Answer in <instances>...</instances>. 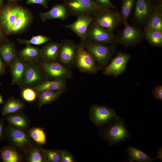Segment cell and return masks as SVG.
I'll return each instance as SVG.
<instances>
[{
  "label": "cell",
  "mask_w": 162,
  "mask_h": 162,
  "mask_svg": "<svg viewBox=\"0 0 162 162\" xmlns=\"http://www.w3.org/2000/svg\"><path fill=\"white\" fill-rule=\"evenodd\" d=\"M5 133L10 142L18 149L24 150L31 145L28 136L22 130L9 126L5 129Z\"/></svg>",
  "instance_id": "cell-15"
},
{
  "label": "cell",
  "mask_w": 162,
  "mask_h": 162,
  "mask_svg": "<svg viewBox=\"0 0 162 162\" xmlns=\"http://www.w3.org/2000/svg\"><path fill=\"white\" fill-rule=\"evenodd\" d=\"M93 17L96 24L113 32L121 22L120 14L112 9L102 8Z\"/></svg>",
  "instance_id": "cell-8"
},
{
  "label": "cell",
  "mask_w": 162,
  "mask_h": 162,
  "mask_svg": "<svg viewBox=\"0 0 162 162\" xmlns=\"http://www.w3.org/2000/svg\"><path fill=\"white\" fill-rule=\"evenodd\" d=\"M28 63L18 56L11 63L9 70L12 77L10 85H19L23 79L26 72Z\"/></svg>",
  "instance_id": "cell-17"
},
{
  "label": "cell",
  "mask_w": 162,
  "mask_h": 162,
  "mask_svg": "<svg viewBox=\"0 0 162 162\" xmlns=\"http://www.w3.org/2000/svg\"><path fill=\"white\" fill-rule=\"evenodd\" d=\"M6 40L5 34L0 26V43Z\"/></svg>",
  "instance_id": "cell-42"
},
{
  "label": "cell",
  "mask_w": 162,
  "mask_h": 162,
  "mask_svg": "<svg viewBox=\"0 0 162 162\" xmlns=\"http://www.w3.org/2000/svg\"><path fill=\"white\" fill-rule=\"evenodd\" d=\"M74 65L84 73L95 74L99 69L94 57L80 43L77 45Z\"/></svg>",
  "instance_id": "cell-5"
},
{
  "label": "cell",
  "mask_w": 162,
  "mask_h": 162,
  "mask_svg": "<svg viewBox=\"0 0 162 162\" xmlns=\"http://www.w3.org/2000/svg\"><path fill=\"white\" fill-rule=\"evenodd\" d=\"M64 92L58 90H44L38 94V101L40 109L44 105L56 100Z\"/></svg>",
  "instance_id": "cell-25"
},
{
  "label": "cell",
  "mask_w": 162,
  "mask_h": 162,
  "mask_svg": "<svg viewBox=\"0 0 162 162\" xmlns=\"http://www.w3.org/2000/svg\"><path fill=\"white\" fill-rule=\"evenodd\" d=\"M90 116L92 121L98 127L102 126L105 124L119 117L111 108L97 105L91 106Z\"/></svg>",
  "instance_id": "cell-10"
},
{
  "label": "cell",
  "mask_w": 162,
  "mask_h": 162,
  "mask_svg": "<svg viewBox=\"0 0 162 162\" xmlns=\"http://www.w3.org/2000/svg\"><path fill=\"white\" fill-rule=\"evenodd\" d=\"M143 37L152 45L158 47L162 46V32L155 30H144Z\"/></svg>",
  "instance_id": "cell-28"
},
{
  "label": "cell",
  "mask_w": 162,
  "mask_h": 162,
  "mask_svg": "<svg viewBox=\"0 0 162 162\" xmlns=\"http://www.w3.org/2000/svg\"><path fill=\"white\" fill-rule=\"evenodd\" d=\"M20 44H29L35 45H40L48 42L50 40V38L42 35L33 36L28 40L18 39L17 40Z\"/></svg>",
  "instance_id": "cell-32"
},
{
  "label": "cell",
  "mask_w": 162,
  "mask_h": 162,
  "mask_svg": "<svg viewBox=\"0 0 162 162\" xmlns=\"http://www.w3.org/2000/svg\"><path fill=\"white\" fill-rule=\"evenodd\" d=\"M6 65L0 56V76H2L6 72Z\"/></svg>",
  "instance_id": "cell-40"
},
{
  "label": "cell",
  "mask_w": 162,
  "mask_h": 162,
  "mask_svg": "<svg viewBox=\"0 0 162 162\" xmlns=\"http://www.w3.org/2000/svg\"><path fill=\"white\" fill-rule=\"evenodd\" d=\"M80 44L94 57L99 69L106 68L116 50L115 43L103 45L94 43L86 38L81 40Z\"/></svg>",
  "instance_id": "cell-2"
},
{
  "label": "cell",
  "mask_w": 162,
  "mask_h": 162,
  "mask_svg": "<svg viewBox=\"0 0 162 162\" xmlns=\"http://www.w3.org/2000/svg\"><path fill=\"white\" fill-rule=\"evenodd\" d=\"M42 151L46 161L51 162H60L61 151L44 149Z\"/></svg>",
  "instance_id": "cell-35"
},
{
  "label": "cell",
  "mask_w": 162,
  "mask_h": 162,
  "mask_svg": "<svg viewBox=\"0 0 162 162\" xmlns=\"http://www.w3.org/2000/svg\"><path fill=\"white\" fill-rule=\"evenodd\" d=\"M40 66L47 80L71 78L72 72L58 62H47L39 61Z\"/></svg>",
  "instance_id": "cell-6"
},
{
  "label": "cell",
  "mask_w": 162,
  "mask_h": 162,
  "mask_svg": "<svg viewBox=\"0 0 162 162\" xmlns=\"http://www.w3.org/2000/svg\"><path fill=\"white\" fill-rule=\"evenodd\" d=\"M42 152L37 148H33L29 153L28 157V161L30 162L45 161L44 159H46L43 152L42 154Z\"/></svg>",
  "instance_id": "cell-34"
},
{
  "label": "cell",
  "mask_w": 162,
  "mask_h": 162,
  "mask_svg": "<svg viewBox=\"0 0 162 162\" xmlns=\"http://www.w3.org/2000/svg\"><path fill=\"white\" fill-rule=\"evenodd\" d=\"M87 39L103 45H109L116 42V36L113 32L98 25L93 21L88 28Z\"/></svg>",
  "instance_id": "cell-7"
},
{
  "label": "cell",
  "mask_w": 162,
  "mask_h": 162,
  "mask_svg": "<svg viewBox=\"0 0 162 162\" xmlns=\"http://www.w3.org/2000/svg\"><path fill=\"white\" fill-rule=\"evenodd\" d=\"M39 15L42 21L43 22L53 19H60L64 20L69 16L63 4H56L47 12H40Z\"/></svg>",
  "instance_id": "cell-19"
},
{
  "label": "cell",
  "mask_w": 162,
  "mask_h": 162,
  "mask_svg": "<svg viewBox=\"0 0 162 162\" xmlns=\"http://www.w3.org/2000/svg\"><path fill=\"white\" fill-rule=\"evenodd\" d=\"M23 102L16 98L11 97L7 100L3 106L1 114L3 116L19 112L23 108Z\"/></svg>",
  "instance_id": "cell-24"
},
{
  "label": "cell",
  "mask_w": 162,
  "mask_h": 162,
  "mask_svg": "<svg viewBox=\"0 0 162 162\" xmlns=\"http://www.w3.org/2000/svg\"><path fill=\"white\" fill-rule=\"evenodd\" d=\"M27 4H38L46 8H48L47 3L49 0H26Z\"/></svg>",
  "instance_id": "cell-39"
},
{
  "label": "cell",
  "mask_w": 162,
  "mask_h": 162,
  "mask_svg": "<svg viewBox=\"0 0 162 162\" xmlns=\"http://www.w3.org/2000/svg\"><path fill=\"white\" fill-rule=\"evenodd\" d=\"M130 57V56L127 53L118 52L112 59L110 64L105 68L103 74L117 77L124 71Z\"/></svg>",
  "instance_id": "cell-14"
},
{
  "label": "cell",
  "mask_w": 162,
  "mask_h": 162,
  "mask_svg": "<svg viewBox=\"0 0 162 162\" xmlns=\"http://www.w3.org/2000/svg\"><path fill=\"white\" fill-rule=\"evenodd\" d=\"M28 63L26 74L19 85L22 89L27 87L34 88L47 80L40 66L39 61Z\"/></svg>",
  "instance_id": "cell-9"
},
{
  "label": "cell",
  "mask_w": 162,
  "mask_h": 162,
  "mask_svg": "<svg viewBox=\"0 0 162 162\" xmlns=\"http://www.w3.org/2000/svg\"><path fill=\"white\" fill-rule=\"evenodd\" d=\"M9 0L11 2H15V1L20 0Z\"/></svg>",
  "instance_id": "cell-45"
},
{
  "label": "cell",
  "mask_w": 162,
  "mask_h": 162,
  "mask_svg": "<svg viewBox=\"0 0 162 162\" xmlns=\"http://www.w3.org/2000/svg\"><path fill=\"white\" fill-rule=\"evenodd\" d=\"M5 119L11 126L22 130L26 128L27 126V120L24 117L20 115L8 116Z\"/></svg>",
  "instance_id": "cell-30"
},
{
  "label": "cell",
  "mask_w": 162,
  "mask_h": 162,
  "mask_svg": "<svg viewBox=\"0 0 162 162\" xmlns=\"http://www.w3.org/2000/svg\"><path fill=\"white\" fill-rule=\"evenodd\" d=\"M66 80L58 79L46 80L33 88L38 93L44 90H58L64 92L67 89Z\"/></svg>",
  "instance_id": "cell-22"
},
{
  "label": "cell",
  "mask_w": 162,
  "mask_h": 162,
  "mask_svg": "<svg viewBox=\"0 0 162 162\" xmlns=\"http://www.w3.org/2000/svg\"><path fill=\"white\" fill-rule=\"evenodd\" d=\"M63 4L69 16L88 14L93 16L103 8L93 0H64Z\"/></svg>",
  "instance_id": "cell-4"
},
{
  "label": "cell",
  "mask_w": 162,
  "mask_h": 162,
  "mask_svg": "<svg viewBox=\"0 0 162 162\" xmlns=\"http://www.w3.org/2000/svg\"><path fill=\"white\" fill-rule=\"evenodd\" d=\"M17 51L13 42L5 40L0 43V56L6 66H9L17 56Z\"/></svg>",
  "instance_id": "cell-20"
},
{
  "label": "cell",
  "mask_w": 162,
  "mask_h": 162,
  "mask_svg": "<svg viewBox=\"0 0 162 162\" xmlns=\"http://www.w3.org/2000/svg\"><path fill=\"white\" fill-rule=\"evenodd\" d=\"M32 20L30 12L18 5L8 4L0 10V26L5 35L22 32L30 25Z\"/></svg>",
  "instance_id": "cell-1"
},
{
  "label": "cell",
  "mask_w": 162,
  "mask_h": 162,
  "mask_svg": "<svg viewBox=\"0 0 162 162\" xmlns=\"http://www.w3.org/2000/svg\"><path fill=\"white\" fill-rule=\"evenodd\" d=\"M136 0H122L120 14L121 22L125 25L131 13Z\"/></svg>",
  "instance_id": "cell-29"
},
{
  "label": "cell",
  "mask_w": 162,
  "mask_h": 162,
  "mask_svg": "<svg viewBox=\"0 0 162 162\" xmlns=\"http://www.w3.org/2000/svg\"><path fill=\"white\" fill-rule=\"evenodd\" d=\"M21 94L22 98L25 100L31 102L36 99L38 93L33 88L27 87L22 89Z\"/></svg>",
  "instance_id": "cell-33"
},
{
  "label": "cell",
  "mask_w": 162,
  "mask_h": 162,
  "mask_svg": "<svg viewBox=\"0 0 162 162\" xmlns=\"http://www.w3.org/2000/svg\"><path fill=\"white\" fill-rule=\"evenodd\" d=\"M22 50L17 52L20 58L27 62H37L40 58V49L30 44H26Z\"/></svg>",
  "instance_id": "cell-23"
},
{
  "label": "cell",
  "mask_w": 162,
  "mask_h": 162,
  "mask_svg": "<svg viewBox=\"0 0 162 162\" xmlns=\"http://www.w3.org/2000/svg\"><path fill=\"white\" fill-rule=\"evenodd\" d=\"M4 102V100L3 98L1 95L0 93V104H2Z\"/></svg>",
  "instance_id": "cell-44"
},
{
  "label": "cell",
  "mask_w": 162,
  "mask_h": 162,
  "mask_svg": "<svg viewBox=\"0 0 162 162\" xmlns=\"http://www.w3.org/2000/svg\"><path fill=\"white\" fill-rule=\"evenodd\" d=\"M60 43L59 61L65 67L68 68L74 65L78 44L70 39L64 40Z\"/></svg>",
  "instance_id": "cell-13"
},
{
  "label": "cell",
  "mask_w": 162,
  "mask_h": 162,
  "mask_svg": "<svg viewBox=\"0 0 162 162\" xmlns=\"http://www.w3.org/2000/svg\"><path fill=\"white\" fill-rule=\"evenodd\" d=\"M61 48V43L50 42L40 49V58L47 62H58Z\"/></svg>",
  "instance_id": "cell-18"
},
{
  "label": "cell",
  "mask_w": 162,
  "mask_h": 162,
  "mask_svg": "<svg viewBox=\"0 0 162 162\" xmlns=\"http://www.w3.org/2000/svg\"><path fill=\"white\" fill-rule=\"evenodd\" d=\"M1 158L4 162H18L20 156L16 150L11 146L4 147L0 151Z\"/></svg>",
  "instance_id": "cell-27"
},
{
  "label": "cell",
  "mask_w": 162,
  "mask_h": 162,
  "mask_svg": "<svg viewBox=\"0 0 162 162\" xmlns=\"http://www.w3.org/2000/svg\"><path fill=\"white\" fill-rule=\"evenodd\" d=\"M126 152L129 157V162L136 161L138 162H151L157 158L162 160V149H159L157 157L154 158H150L145 153L133 146L128 147Z\"/></svg>",
  "instance_id": "cell-21"
},
{
  "label": "cell",
  "mask_w": 162,
  "mask_h": 162,
  "mask_svg": "<svg viewBox=\"0 0 162 162\" xmlns=\"http://www.w3.org/2000/svg\"><path fill=\"white\" fill-rule=\"evenodd\" d=\"M144 30L162 32V11L156 8L153 15L146 23Z\"/></svg>",
  "instance_id": "cell-26"
},
{
  "label": "cell",
  "mask_w": 162,
  "mask_h": 162,
  "mask_svg": "<svg viewBox=\"0 0 162 162\" xmlns=\"http://www.w3.org/2000/svg\"><path fill=\"white\" fill-rule=\"evenodd\" d=\"M74 158L66 150L61 151L60 162H74Z\"/></svg>",
  "instance_id": "cell-37"
},
{
  "label": "cell",
  "mask_w": 162,
  "mask_h": 162,
  "mask_svg": "<svg viewBox=\"0 0 162 162\" xmlns=\"http://www.w3.org/2000/svg\"><path fill=\"white\" fill-rule=\"evenodd\" d=\"M99 7L105 8L116 9V7L111 3L110 0H93Z\"/></svg>",
  "instance_id": "cell-36"
},
{
  "label": "cell",
  "mask_w": 162,
  "mask_h": 162,
  "mask_svg": "<svg viewBox=\"0 0 162 162\" xmlns=\"http://www.w3.org/2000/svg\"><path fill=\"white\" fill-rule=\"evenodd\" d=\"M4 134V122L2 118H0V141L2 140Z\"/></svg>",
  "instance_id": "cell-41"
},
{
  "label": "cell",
  "mask_w": 162,
  "mask_h": 162,
  "mask_svg": "<svg viewBox=\"0 0 162 162\" xmlns=\"http://www.w3.org/2000/svg\"><path fill=\"white\" fill-rule=\"evenodd\" d=\"M108 123L109 125L104 131V135L110 145L124 141L130 136L123 118L119 117Z\"/></svg>",
  "instance_id": "cell-3"
},
{
  "label": "cell",
  "mask_w": 162,
  "mask_h": 162,
  "mask_svg": "<svg viewBox=\"0 0 162 162\" xmlns=\"http://www.w3.org/2000/svg\"><path fill=\"white\" fill-rule=\"evenodd\" d=\"M143 37V32L139 28L127 23L116 36V42L125 46H132L140 42Z\"/></svg>",
  "instance_id": "cell-11"
},
{
  "label": "cell",
  "mask_w": 162,
  "mask_h": 162,
  "mask_svg": "<svg viewBox=\"0 0 162 162\" xmlns=\"http://www.w3.org/2000/svg\"><path fill=\"white\" fill-rule=\"evenodd\" d=\"M93 21L92 16L88 14L78 16L73 23L65 26V27L74 32L81 40L87 38V32L90 24Z\"/></svg>",
  "instance_id": "cell-16"
},
{
  "label": "cell",
  "mask_w": 162,
  "mask_h": 162,
  "mask_svg": "<svg viewBox=\"0 0 162 162\" xmlns=\"http://www.w3.org/2000/svg\"><path fill=\"white\" fill-rule=\"evenodd\" d=\"M154 96L157 100L161 101L162 100V86H157L153 90Z\"/></svg>",
  "instance_id": "cell-38"
},
{
  "label": "cell",
  "mask_w": 162,
  "mask_h": 162,
  "mask_svg": "<svg viewBox=\"0 0 162 162\" xmlns=\"http://www.w3.org/2000/svg\"><path fill=\"white\" fill-rule=\"evenodd\" d=\"M4 0H0V10L4 6Z\"/></svg>",
  "instance_id": "cell-43"
},
{
  "label": "cell",
  "mask_w": 162,
  "mask_h": 162,
  "mask_svg": "<svg viewBox=\"0 0 162 162\" xmlns=\"http://www.w3.org/2000/svg\"><path fill=\"white\" fill-rule=\"evenodd\" d=\"M134 18L139 24L146 23L156 9L153 0H136Z\"/></svg>",
  "instance_id": "cell-12"
},
{
  "label": "cell",
  "mask_w": 162,
  "mask_h": 162,
  "mask_svg": "<svg viewBox=\"0 0 162 162\" xmlns=\"http://www.w3.org/2000/svg\"><path fill=\"white\" fill-rule=\"evenodd\" d=\"M30 137L38 144L44 145L46 142V137L43 129L40 128H34L31 129L29 131Z\"/></svg>",
  "instance_id": "cell-31"
}]
</instances>
